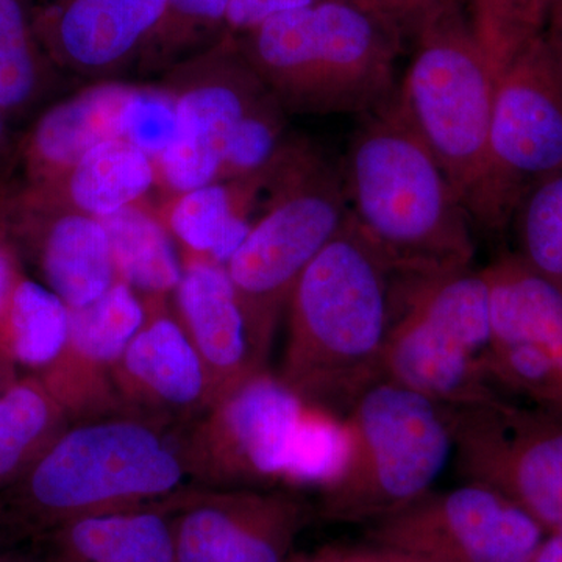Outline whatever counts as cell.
Instances as JSON below:
<instances>
[{
    "instance_id": "obj_42",
    "label": "cell",
    "mask_w": 562,
    "mask_h": 562,
    "mask_svg": "<svg viewBox=\"0 0 562 562\" xmlns=\"http://www.w3.org/2000/svg\"><path fill=\"white\" fill-rule=\"evenodd\" d=\"M14 376H16V372H14L13 369H10L9 366L0 362V391H2L3 387L14 379Z\"/></svg>"
},
{
    "instance_id": "obj_28",
    "label": "cell",
    "mask_w": 562,
    "mask_h": 562,
    "mask_svg": "<svg viewBox=\"0 0 562 562\" xmlns=\"http://www.w3.org/2000/svg\"><path fill=\"white\" fill-rule=\"evenodd\" d=\"M55 66L41 46L24 0H0V111L21 116L49 83Z\"/></svg>"
},
{
    "instance_id": "obj_13",
    "label": "cell",
    "mask_w": 562,
    "mask_h": 562,
    "mask_svg": "<svg viewBox=\"0 0 562 562\" xmlns=\"http://www.w3.org/2000/svg\"><path fill=\"white\" fill-rule=\"evenodd\" d=\"M169 83L177 102V136L155 169L157 181L177 195L220 179L236 125L268 90L231 33L173 66Z\"/></svg>"
},
{
    "instance_id": "obj_32",
    "label": "cell",
    "mask_w": 562,
    "mask_h": 562,
    "mask_svg": "<svg viewBox=\"0 0 562 562\" xmlns=\"http://www.w3.org/2000/svg\"><path fill=\"white\" fill-rule=\"evenodd\" d=\"M461 5L498 72L528 40L542 33L531 0H461Z\"/></svg>"
},
{
    "instance_id": "obj_7",
    "label": "cell",
    "mask_w": 562,
    "mask_h": 562,
    "mask_svg": "<svg viewBox=\"0 0 562 562\" xmlns=\"http://www.w3.org/2000/svg\"><path fill=\"white\" fill-rule=\"evenodd\" d=\"M490 286L473 269L395 277L383 380L464 408L502 394L491 373Z\"/></svg>"
},
{
    "instance_id": "obj_12",
    "label": "cell",
    "mask_w": 562,
    "mask_h": 562,
    "mask_svg": "<svg viewBox=\"0 0 562 562\" xmlns=\"http://www.w3.org/2000/svg\"><path fill=\"white\" fill-rule=\"evenodd\" d=\"M546 535L501 492L464 482L368 525L366 542L435 562H531Z\"/></svg>"
},
{
    "instance_id": "obj_23",
    "label": "cell",
    "mask_w": 562,
    "mask_h": 562,
    "mask_svg": "<svg viewBox=\"0 0 562 562\" xmlns=\"http://www.w3.org/2000/svg\"><path fill=\"white\" fill-rule=\"evenodd\" d=\"M265 176L244 180L214 181L172 195L160 214L183 258H206L227 266L239 249L261 201Z\"/></svg>"
},
{
    "instance_id": "obj_39",
    "label": "cell",
    "mask_w": 562,
    "mask_h": 562,
    "mask_svg": "<svg viewBox=\"0 0 562 562\" xmlns=\"http://www.w3.org/2000/svg\"><path fill=\"white\" fill-rule=\"evenodd\" d=\"M531 562H562V525L547 532Z\"/></svg>"
},
{
    "instance_id": "obj_9",
    "label": "cell",
    "mask_w": 562,
    "mask_h": 562,
    "mask_svg": "<svg viewBox=\"0 0 562 562\" xmlns=\"http://www.w3.org/2000/svg\"><path fill=\"white\" fill-rule=\"evenodd\" d=\"M562 171V65L546 32L498 72L486 166L469 214L484 232L512 224L525 192Z\"/></svg>"
},
{
    "instance_id": "obj_10",
    "label": "cell",
    "mask_w": 562,
    "mask_h": 562,
    "mask_svg": "<svg viewBox=\"0 0 562 562\" xmlns=\"http://www.w3.org/2000/svg\"><path fill=\"white\" fill-rule=\"evenodd\" d=\"M310 412L279 375L255 373L180 430L188 484L290 487Z\"/></svg>"
},
{
    "instance_id": "obj_44",
    "label": "cell",
    "mask_w": 562,
    "mask_h": 562,
    "mask_svg": "<svg viewBox=\"0 0 562 562\" xmlns=\"http://www.w3.org/2000/svg\"><path fill=\"white\" fill-rule=\"evenodd\" d=\"M5 121L7 117L3 116L2 111H0V149H2L3 144H5Z\"/></svg>"
},
{
    "instance_id": "obj_19",
    "label": "cell",
    "mask_w": 562,
    "mask_h": 562,
    "mask_svg": "<svg viewBox=\"0 0 562 562\" xmlns=\"http://www.w3.org/2000/svg\"><path fill=\"white\" fill-rule=\"evenodd\" d=\"M3 206L0 222L11 241L29 251L43 277L69 308L101 297L117 281L109 235L98 217L33 201L22 192Z\"/></svg>"
},
{
    "instance_id": "obj_15",
    "label": "cell",
    "mask_w": 562,
    "mask_h": 562,
    "mask_svg": "<svg viewBox=\"0 0 562 562\" xmlns=\"http://www.w3.org/2000/svg\"><path fill=\"white\" fill-rule=\"evenodd\" d=\"M490 286L491 373L498 390L562 412V290L516 254L483 269Z\"/></svg>"
},
{
    "instance_id": "obj_3",
    "label": "cell",
    "mask_w": 562,
    "mask_h": 562,
    "mask_svg": "<svg viewBox=\"0 0 562 562\" xmlns=\"http://www.w3.org/2000/svg\"><path fill=\"white\" fill-rule=\"evenodd\" d=\"M243 57L288 114H364L397 91L408 41L361 0H321L235 36Z\"/></svg>"
},
{
    "instance_id": "obj_25",
    "label": "cell",
    "mask_w": 562,
    "mask_h": 562,
    "mask_svg": "<svg viewBox=\"0 0 562 562\" xmlns=\"http://www.w3.org/2000/svg\"><path fill=\"white\" fill-rule=\"evenodd\" d=\"M117 280L143 302L171 301L183 273L180 255L160 214L143 203L102 217Z\"/></svg>"
},
{
    "instance_id": "obj_18",
    "label": "cell",
    "mask_w": 562,
    "mask_h": 562,
    "mask_svg": "<svg viewBox=\"0 0 562 562\" xmlns=\"http://www.w3.org/2000/svg\"><path fill=\"white\" fill-rule=\"evenodd\" d=\"M166 0H40L31 11L41 46L57 68L92 81L121 80L140 61Z\"/></svg>"
},
{
    "instance_id": "obj_24",
    "label": "cell",
    "mask_w": 562,
    "mask_h": 562,
    "mask_svg": "<svg viewBox=\"0 0 562 562\" xmlns=\"http://www.w3.org/2000/svg\"><path fill=\"white\" fill-rule=\"evenodd\" d=\"M157 183V169L128 140H103L85 154L60 180L43 188H24L25 198L66 206L88 216H110L146 198Z\"/></svg>"
},
{
    "instance_id": "obj_34",
    "label": "cell",
    "mask_w": 562,
    "mask_h": 562,
    "mask_svg": "<svg viewBox=\"0 0 562 562\" xmlns=\"http://www.w3.org/2000/svg\"><path fill=\"white\" fill-rule=\"evenodd\" d=\"M401 29L409 46L439 18L461 10V0H361Z\"/></svg>"
},
{
    "instance_id": "obj_38",
    "label": "cell",
    "mask_w": 562,
    "mask_h": 562,
    "mask_svg": "<svg viewBox=\"0 0 562 562\" xmlns=\"http://www.w3.org/2000/svg\"><path fill=\"white\" fill-rule=\"evenodd\" d=\"M362 562H435L417 554L401 552L390 547L376 546V543L364 542L358 546Z\"/></svg>"
},
{
    "instance_id": "obj_37",
    "label": "cell",
    "mask_w": 562,
    "mask_h": 562,
    "mask_svg": "<svg viewBox=\"0 0 562 562\" xmlns=\"http://www.w3.org/2000/svg\"><path fill=\"white\" fill-rule=\"evenodd\" d=\"M286 562H362L358 546H324L313 552H294Z\"/></svg>"
},
{
    "instance_id": "obj_21",
    "label": "cell",
    "mask_w": 562,
    "mask_h": 562,
    "mask_svg": "<svg viewBox=\"0 0 562 562\" xmlns=\"http://www.w3.org/2000/svg\"><path fill=\"white\" fill-rule=\"evenodd\" d=\"M131 90L124 80L94 81L44 111L21 147L27 188L49 187L103 140L121 138Z\"/></svg>"
},
{
    "instance_id": "obj_14",
    "label": "cell",
    "mask_w": 562,
    "mask_h": 562,
    "mask_svg": "<svg viewBox=\"0 0 562 562\" xmlns=\"http://www.w3.org/2000/svg\"><path fill=\"white\" fill-rule=\"evenodd\" d=\"M171 503L177 562H286L316 516L291 487L187 486Z\"/></svg>"
},
{
    "instance_id": "obj_30",
    "label": "cell",
    "mask_w": 562,
    "mask_h": 562,
    "mask_svg": "<svg viewBox=\"0 0 562 562\" xmlns=\"http://www.w3.org/2000/svg\"><path fill=\"white\" fill-rule=\"evenodd\" d=\"M227 10L228 0H166L140 63L173 68L209 49L227 31Z\"/></svg>"
},
{
    "instance_id": "obj_27",
    "label": "cell",
    "mask_w": 562,
    "mask_h": 562,
    "mask_svg": "<svg viewBox=\"0 0 562 562\" xmlns=\"http://www.w3.org/2000/svg\"><path fill=\"white\" fill-rule=\"evenodd\" d=\"M69 331V306L46 284L21 276L0 324V362L49 368L65 347Z\"/></svg>"
},
{
    "instance_id": "obj_17",
    "label": "cell",
    "mask_w": 562,
    "mask_h": 562,
    "mask_svg": "<svg viewBox=\"0 0 562 562\" xmlns=\"http://www.w3.org/2000/svg\"><path fill=\"white\" fill-rule=\"evenodd\" d=\"M144 319L143 299L120 280L94 302L69 308L65 347L57 360L36 375L60 403L70 424L124 414L114 390V372Z\"/></svg>"
},
{
    "instance_id": "obj_31",
    "label": "cell",
    "mask_w": 562,
    "mask_h": 562,
    "mask_svg": "<svg viewBox=\"0 0 562 562\" xmlns=\"http://www.w3.org/2000/svg\"><path fill=\"white\" fill-rule=\"evenodd\" d=\"M286 117L271 92H266L236 125L217 181L244 180L265 172L291 139Z\"/></svg>"
},
{
    "instance_id": "obj_2",
    "label": "cell",
    "mask_w": 562,
    "mask_h": 562,
    "mask_svg": "<svg viewBox=\"0 0 562 562\" xmlns=\"http://www.w3.org/2000/svg\"><path fill=\"white\" fill-rule=\"evenodd\" d=\"M360 117L339 166L351 221L395 277L471 269V216L395 94Z\"/></svg>"
},
{
    "instance_id": "obj_4",
    "label": "cell",
    "mask_w": 562,
    "mask_h": 562,
    "mask_svg": "<svg viewBox=\"0 0 562 562\" xmlns=\"http://www.w3.org/2000/svg\"><path fill=\"white\" fill-rule=\"evenodd\" d=\"M187 486L180 430L124 414L79 422L0 492V524L44 536L81 517L166 501Z\"/></svg>"
},
{
    "instance_id": "obj_6",
    "label": "cell",
    "mask_w": 562,
    "mask_h": 562,
    "mask_svg": "<svg viewBox=\"0 0 562 562\" xmlns=\"http://www.w3.org/2000/svg\"><path fill=\"white\" fill-rule=\"evenodd\" d=\"M342 419L341 457L314 506L325 522L368 527L401 512L452 460L450 408L402 384H373Z\"/></svg>"
},
{
    "instance_id": "obj_35",
    "label": "cell",
    "mask_w": 562,
    "mask_h": 562,
    "mask_svg": "<svg viewBox=\"0 0 562 562\" xmlns=\"http://www.w3.org/2000/svg\"><path fill=\"white\" fill-rule=\"evenodd\" d=\"M321 0H228L227 31L246 35L273 18L312 7Z\"/></svg>"
},
{
    "instance_id": "obj_20",
    "label": "cell",
    "mask_w": 562,
    "mask_h": 562,
    "mask_svg": "<svg viewBox=\"0 0 562 562\" xmlns=\"http://www.w3.org/2000/svg\"><path fill=\"white\" fill-rule=\"evenodd\" d=\"M181 265L172 312L201 358L214 403L269 368L254 349L227 268L206 258H183Z\"/></svg>"
},
{
    "instance_id": "obj_16",
    "label": "cell",
    "mask_w": 562,
    "mask_h": 562,
    "mask_svg": "<svg viewBox=\"0 0 562 562\" xmlns=\"http://www.w3.org/2000/svg\"><path fill=\"white\" fill-rule=\"evenodd\" d=\"M144 305L146 319L117 362L114 390L125 416L183 430L213 403L209 376L171 302Z\"/></svg>"
},
{
    "instance_id": "obj_26",
    "label": "cell",
    "mask_w": 562,
    "mask_h": 562,
    "mask_svg": "<svg viewBox=\"0 0 562 562\" xmlns=\"http://www.w3.org/2000/svg\"><path fill=\"white\" fill-rule=\"evenodd\" d=\"M69 425L36 373L14 376L0 391V492L20 482Z\"/></svg>"
},
{
    "instance_id": "obj_1",
    "label": "cell",
    "mask_w": 562,
    "mask_h": 562,
    "mask_svg": "<svg viewBox=\"0 0 562 562\" xmlns=\"http://www.w3.org/2000/svg\"><path fill=\"white\" fill-rule=\"evenodd\" d=\"M394 272L351 221L302 273L288 303L280 380L310 408L346 416L383 380Z\"/></svg>"
},
{
    "instance_id": "obj_29",
    "label": "cell",
    "mask_w": 562,
    "mask_h": 562,
    "mask_svg": "<svg viewBox=\"0 0 562 562\" xmlns=\"http://www.w3.org/2000/svg\"><path fill=\"white\" fill-rule=\"evenodd\" d=\"M512 224L519 243L517 257L562 290V171L525 192Z\"/></svg>"
},
{
    "instance_id": "obj_36",
    "label": "cell",
    "mask_w": 562,
    "mask_h": 562,
    "mask_svg": "<svg viewBox=\"0 0 562 562\" xmlns=\"http://www.w3.org/2000/svg\"><path fill=\"white\" fill-rule=\"evenodd\" d=\"M21 276L16 247H14L9 233L0 222V324H2L11 294H13L14 286H16Z\"/></svg>"
},
{
    "instance_id": "obj_41",
    "label": "cell",
    "mask_w": 562,
    "mask_h": 562,
    "mask_svg": "<svg viewBox=\"0 0 562 562\" xmlns=\"http://www.w3.org/2000/svg\"><path fill=\"white\" fill-rule=\"evenodd\" d=\"M546 35L562 65V13L547 25Z\"/></svg>"
},
{
    "instance_id": "obj_22",
    "label": "cell",
    "mask_w": 562,
    "mask_h": 562,
    "mask_svg": "<svg viewBox=\"0 0 562 562\" xmlns=\"http://www.w3.org/2000/svg\"><path fill=\"white\" fill-rule=\"evenodd\" d=\"M171 498L81 517L44 535L47 562H177Z\"/></svg>"
},
{
    "instance_id": "obj_33",
    "label": "cell",
    "mask_w": 562,
    "mask_h": 562,
    "mask_svg": "<svg viewBox=\"0 0 562 562\" xmlns=\"http://www.w3.org/2000/svg\"><path fill=\"white\" fill-rule=\"evenodd\" d=\"M177 136V102L169 88L136 87L121 113V138L157 165Z\"/></svg>"
},
{
    "instance_id": "obj_8",
    "label": "cell",
    "mask_w": 562,
    "mask_h": 562,
    "mask_svg": "<svg viewBox=\"0 0 562 562\" xmlns=\"http://www.w3.org/2000/svg\"><path fill=\"white\" fill-rule=\"evenodd\" d=\"M412 47L395 102L469 213L486 166L498 69L462 9L428 25Z\"/></svg>"
},
{
    "instance_id": "obj_11",
    "label": "cell",
    "mask_w": 562,
    "mask_h": 562,
    "mask_svg": "<svg viewBox=\"0 0 562 562\" xmlns=\"http://www.w3.org/2000/svg\"><path fill=\"white\" fill-rule=\"evenodd\" d=\"M454 471L501 492L543 531L562 525V412L502 394L450 408Z\"/></svg>"
},
{
    "instance_id": "obj_40",
    "label": "cell",
    "mask_w": 562,
    "mask_h": 562,
    "mask_svg": "<svg viewBox=\"0 0 562 562\" xmlns=\"http://www.w3.org/2000/svg\"><path fill=\"white\" fill-rule=\"evenodd\" d=\"M531 3L536 21L542 32H546L547 25L562 13V0H531Z\"/></svg>"
},
{
    "instance_id": "obj_43",
    "label": "cell",
    "mask_w": 562,
    "mask_h": 562,
    "mask_svg": "<svg viewBox=\"0 0 562 562\" xmlns=\"http://www.w3.org/2000/svg\"><path fill=\"white\" fill-rule=\"evenodd\" d=\"M0 562H47L44 560H36V558L25 557V554H3L0 557Z\"/></svg>"
},
{
    "instance_id": "obj_5",
    "label": "cell",
    "mask_w": 562,
    "mask_h": 562,
    "mask_svg": "<svg viewBox=\"0 0 562 562\" xmlns=\"http://www.w3.org/2000/svg\"><path fill=\"white\" fill-rule=\"evenodd\" d=\"M261 211L227 262L254 349L268 366L281 316L302 273L349 217L339 166L290 139L266 177Z\"/></svg>"
}]
</instances>
